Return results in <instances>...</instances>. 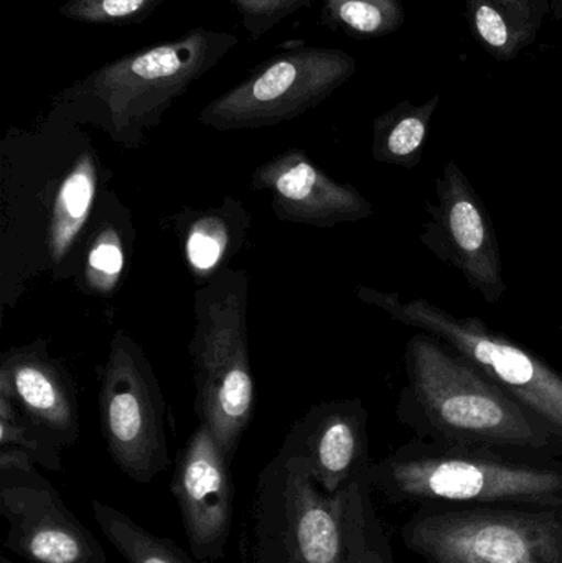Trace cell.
I'll use <instances>...</instances> for the list:
<instances>
[{
    "instance_id": "10",
    "label": "cell",
    "mask_w": 562,
    "mask_h": 563,
    "mask_svg": "<svg viewBox=\"0 0 562 563\" xmlns=\"http://www.w3.org/2000/svg\"><path fill=\"white\" fill-rule=\"evenodd\" d=\"M35 466L22 450L0 446V516L9 525L3 549L29 563H109Z\"/></svg>"
},
{
    "instance_id": "9",
    "label": "cell",
    "mask_w": 562,
    "mask_h": 563,
    "mask_svg": "<svg viewBox=\"0 0 562 563\" xmlns=\"http://www.w3.org/2000/svg\"><path fill=\"white\" fill-rule=\"evenodd\" d=\"M355 71V58L343 49H289L267 59L236 88L211 101L198 121L217 131L280 124L322 104Z\"/></svg>"
},
{
    "instance_id": "19",
    "label": "cell",
    "mask_w": 562,
    "mask_h": 563,
    "mask_svg": "<svg viewBox=\"0 0 562 563\" xmlns=\"http://www.w3.org/2000/svg\"><path fill=\"white\" fill-rule=\"evenodd\" d=\"M441 104L434 95L422 104L401 101L373 122L372 155L376 162L415 170L421 164L432 118Z\"/></svg>"
},
{
    "instance_id": "3",
    "label": "cell",
    "mask_w": 562,
    "mask_h": 563,
    "mask_svg": "<svg viewBox=\"0 0 562 563\" xmlns=\"http://www.w3.org/2000/svg\"><path fill=\"white\" fill-rule=\"evenodd\" d=\"M236 45L230 33L191 30L174 42L101 66L65 89L55 109L71 121L101 129L121 147L139 148L174 102Z\"/></svg>"
},
{
    "instance_id": "2",
    "label": "cell",
    "mask_w": 562,
    "mask_h": 563,
    "mask_svg": "<svg viewBox=\"0 0 562 563\" xmlns=\"http://www.w3.org/2000/svg\"><path fill=\"white\" fill-rule=\"evenodd\" d=\"M368 482L393 505H562V460L415 437L370 466Z\"/></svg>"
},
{
    "instance_id": "25",
    "label": "cell",
    "mask_w": 562,
    "mask_h": 563,
    "mask_svg": "<svg viewBox=\"0 0 562 563\" xmlns=\"http://www.w3.org/2000/svg\"><path fill=\"white\" fill-rule=\"evenodd\" d=\"M162 0H68L59 13L91 25H129L151 15Z\"/></svg>"
},
{
    "instance_id": "18",
    "label": "cell",
    "mask_w": 562,
    "mask_h": 563,
    "mask_svg": "<svg viewBox=\"0 0 562 563\" xmlns=\"http://www.w3.org/2000/svg\"><path fill=\"white\" fill-rule=\"evenodd\" d=\"M98 181V158L92 152L79 155L63 177L53 200L46 236L53 263L59 264L68 256L85 230L95 207Z\"/></svg>"
},
{
    "instance_id": "28",
    "label": "cell",
    "mask_w": 562,
    "mask_h": 563,
    "mask_svg": "<svg viewBox=\"0 0 562 563\" xmlns=\"http://www.w3.org/2000/svg\"><path fill=\"white\" fill-rule=\"evenodd\" d=\"M0 563H13V562H10L9 559H7V558H2V559H0Z\"/></svg>"
},
{
    "instance_id": "5",
    "label": "cell",
    "mask_w": 562,
    "mask_h": 563,
    "mask_svg": "<svg viewBox=\"0 0 562 563\" xmlns=\"http://www.w3.org/2000/svg\"><path fill=\"white\" fill-rule=\"evenodd\" d=\"M399 534L425 563H562V505L421 506Z\"/></svg>"
},
{
    "instance_id": "17",
    "label": "cell",
    "mask_w": 562,
    "mask_h": 563,
    "mask_svg": "<svg viewBox=\"0 0 562 563\" xmlns=\"http://www.w3.org/2000/svg\"><path fill=\"white\" fill-rule=\"evenodd\" d=\"M553 0H465L472 35L500 62L537 42Z\"/></svg>"
},
{
    "instance_id": "29",
    "label": "cell",
    "mask_w": 562,
    "mask_h": 563,
    "mask_svg": "<svg viewBox=\"0 0 562 563\" xmlns=\"http://www.w3.org/2000/svg\"><path fill=\"white\" fill-rule=\"evenodd\" d=\"M561 333H562V313H561Z\"/></svg>"
},
{
    "instance_id": "27",
    "label": "cell",
    "mask_w": 562,
    "mask_h": 563,
    "mask_svg": "<svg viewBox=\"0 0 562 563\" xmlns=\"http://www.w3.org/2000/svg\"><path fill=\"white\" fill-rule=\"evenodd\" d=\"M551 13H553L554 19L562 22V0H553V3H551Z\"/></svg>"
},
{
    "instance_id": "14",
    "label": "cell",
    "mask_w": 562,
    "mask_h": 563,
    "mask_svg": "<svg viewBox=\"0 0 562 563\" xmlns=\"http://www.w3.org/2000/svg\"><path fill=\"white\" fill-rule=\"evenodd\" d=\"M251 185L271 195L274 213L287 223L332 230L373 214L359 188L333 180L299 148L264 162L251 175Z\"/></svg>"
},
{
    "instance_id": "11",
    "label": "cell",
    "mask_w": 562,
    "mask_h": 563,
    "mask_svg": "<svg viewBox=\"0 0 562 563\" xmlns=\"http://www.w3.org/2000/svg\"><path fill=\"white\" fill-rule=\"evenodd\" d=\"M428 221L419 241L439 261L458 271L487 301L507 295L500 244L481 195L458 162L449 161L436 178V203L426 205Z\"/></svg>"
},
{
    "instance_id": "23",
    "label": "cell",
    "mask_w": 562,
    "mask_h": 563,
    "mask_svg": "<svg viewBox=\"0 0 562 563\" xmlns=\"http://www.w3.org/2000/svg\"><path fill=\"white\" fill-rule=\"evenodd\" d=\"M128 260L124 231L115 221L102 220L86 251L82 284L86 290L109 297L118 288Z\"/></svg>"
},
{
    "instance_id": "21",
    "label": "cell",
    "mask_w": 562,
    "mask_h": 563,
    "mask_svg": "<svg viewBox=\"0 0 562 563\" xmlns=\"http://www.w3.org/2000/svg\"><path fill=\"white\" fill-rule=\"evenodd\" d=\"M92 516L104 538L128 563H197L170 539L152 534L106 503L95 499Z\"/></svg>"
},
{
    "instance_id": "13",
    "label": "cell",
    "mask_w": 562,
    "mask_h": 563,
    "mask_svg": "<svg viewBox=\"0 0 562 563\" xmlns=\"http://www.w3.org/2000/svg\"><path fill=\"white\" fill-rule=\"evenodd\" d=\"M299 456L313 482L329 495H342L359 479L368 478V410L362 399L330 400L313 406L283 443Z\"/></svg>"
},
{
    "instance_id": "12",
    "label": "cell",
    "mask_w": 562,
    "mask_h": 563,
    "mask_svg": "<svg viewBox=\"0 0 562 563\" xmlns=\"http://www.w3.org/2000/svg\"><path fill=\"white\" fill-rule=\"evenodd\" d=\"M231 462L210 427L198 423L175 465L172 495L180 509L191 558L201 563L227 554L233 522Z\"/></svg>"
},
{
    "instance_id": "16",
    "label": "cell",
    "mask_w": 562,
    "mask_h": 563,
    "mask_svg": "<svg viewBox=\"0 0 562 563\" xmlns=\"http://www.w3.org/2000/svg\"><path fill=\"white\" fill-rule=\"evenodd\" d=\"M185 263L195 279L208 282L227 269L246 240L251 217L241 201L227 198L218 207L185 211L177 218Z\"/></svg>"
},
{
    "instance_id": "26",
    "label": "cell",
    "mask_w": 562,
    "mask_h": 563,
    "mask_svg": "<svg viewBox=\"0 0 562 563\" xmlns=\"http://www.w3.org/2000/svg\"><path fill=\"white\" fill-rule=\"evenodd\" d=\"M310 2L312 0H233L243 16L244 29L254 36L263 35Z\"/></svg>"
},
{
    "instance_id": "4",
    "label": "cell",
    "mask_w": 562,
    "mask_h": 563,
    "mask_svg": "<svg viewBox=\"0 0 562 563\" xmlns=\"http://www.w3.org/2000/svg\"><path fill=\"white\" fill-rule=\"evenodd\" d=\"M250 279L223 269L195 294V410L233 462L254 412V379L247 336Z\"/></svg>"
},
{
    "instance_id": "7",
    "label": "cell",
    "mask_w": 562,
    "mask_h": 563,
    "mask_svg": "<svg viewBox=\"0 0 562 563\" xmlns=\"http://www.w3.org/2000/svg\"><path fill=\"white\" fill-rule=\"evenodd\" d=\"M356 297L392 320L432 334L467 357L525 409L562 437V374L482 318L458 317L425 297L405 298L360 285Z\"/></svg>"
},
{
    "instance_id": "15",
    "label": "cell",
    "mask_w": 562,
    "mask_h": 563,
    "mask_svg": "<svg viewBox=\"0 0 562 563\" xmlns=\"http://www.w3.org/2000/svg\"><path fill=\"white\" fill-rule=\"evenodd\" d=\"M0 394L45 430L59 449L78 442V404L71 377L59 361L48 356L42 341L3 354Z\"/></svg>"
},
{
    "instance_id": "22",
    "label": "cell",
    "mask_w": 562,
    "mask_h": 563,
    "mask_svg": "<svg viewBox=\"0 0 562 563\" xmlns=\"http://www.w3.org/2000/svg\"><path fill=\"white\" fill-rule=\"evenodd\" d=\"M329 23L360 38H379L406 22L403 0H327Z\"/></svg>"
},
{
    "instance_id": "6",
    "label": "cell",
    "mask_w": 562,
    "mask_h": 563,
    "mask_svg": "<svg viewBox=\"0 0 562 563\" xmlns=\"http://www.w3.org/2000/svg\"><path fill=\"white\" fill-rule=\"evenodd\" d=\"M345 493L329 495L280 449L257 476L241 534L243 563H343Z\"/></svg>"
},
{
    "instance_id": "24",
    "label": "cell",
    "mask_w": 562,
    "mask_h": 563,
    "mask_svg": "<svg viewBox=\"0 0 562 563\" xmlns=\"http://www.w3.org/2000/svg\"><path fill=\"white\" fill-rule=\"evenodd\" d=\"M0 446L22 450L35 465L49 472H62V449L3 394H0Z\"/></svg>"
},
{
    "instance_id": "20",
    "label": "cell",
    "mask_w": 562,
    "mask_h": 563,
    "mask_svg": "<svg viewBox=\"0 0 562 563\" xmlns=\"http://www.w3.org/2000/svg\"><path fill=\"white\" fill-rule=\"evenodd\" d=\"M343 525V563H396L392 541L373 505V489L368 478L359 479L346 489Z\"/></svg>"
},
{
    "instance_id": "1",
    "label": "cell",
    "mask_w": 562,
    "mask_h": 563,
    "mask_svg": "<svg viewBox=\"0 0 562 563\" xmlns=\"http://www.w3.org/2000/svg\"><path fill=\"white\" fill-rule=\"evenodd\" d=\"M405 369L395 413L418 439L562 460L560 433L439 338L412 334Z\"/></svg>"
},
{
    "instance_id": "8",
    "label": "cell",
    "mask_w": 562,
    "mask_h": 563,
    "mask_svg": "<svg viewBox=\"0 0 562 563\" xmlns=\"http://www.w3.org/2000/svg\"><path fill=\"white\" fill-rule=\"evenodd\" d=\"M99 419L112 462L132 482L148 485L170 466L161 386L144 350L122 330L102 369Z\"/></svg>"
}]
</instances>
